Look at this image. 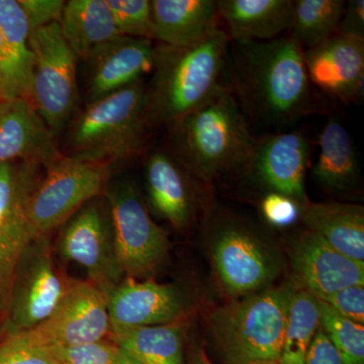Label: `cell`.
<instances>
[{"label":"cell","mask_w":364,"mask_h":364,"mask_svg":"<svg viewBox=\"0 0 364 364\" xmlns=\"http://www.w3.org/2000/svg\"><path fill=\"white\" fill-rule=\"evenodd\" d=\"M65 282V275L55 265L49 235H37L14 274L4 320V334L28 331L44 322L58 305Z\"/></svg>","instance_id":"cell-9"},{"label":"cell","mask_w":364,"mask_h":364,"mask_svg":"<svg viewBox=\"0 0 364 364\" xmlns=\"http://www.w3.org/2000/svg\"><path fill=\"white\" fill-rule=\"evenodd\" d=\"M0 364H60L42 347L26 341L18 333L0 340Z\"/></svg>","instance_id":"cell-33"},{"label":"cell","mask_w":364,"mask_h":364,"mask_svg":"<svg viewBox=\"0 0 364 364\" xmlns=\"http://www.w3.org/2000/svg\"><path fill=\"white\" fill-rule=\"evenodd\" d=\"M0 80L4 86L6 100L14 97H23V90L16 68L7 50L6 41L0 31Z\"/></svg>","instance_id":"cell-38"},{"label":"cell","mask_w":364,"mask_h":364,"mask_svg":"<svg viewBox=\"0 0 364 364\" xmlns=\"http://www.w3.org/2000/svg\"><path fill=\"white\" fill-rule=\"evenodd\" d=\"M153 40L183 47L205 39L215 26L214 0H152Z\"/></svg>","instance_id":"cell-21"},{"label":"cell","mask_w":364,"mask_h":364,"mask_svg":"<svg viewBox=\"0 0 364 364\" xmlns=\"http://www.w3.org/2000/svg\"><path fill=\"white\" fill-rule=\"evenodd\" d=\"M144 79L87 102L67 126L64 156L109 167L135 156L149 129Z\"/></svg>","instance_id":"cell-3"},{"label":"cell","mask_w":364,"mask_h":364,"mask_svg":"<svg viewBox=\"0 0 364 364\" xmlns=\"http://www.w3.org/2000/svg\"><path fill=\"white\" fill-rule=\"evenodd\" d=\"M145 184L151 208L174 229L183 231L195 210L188 177L176 158L155 151L145 163Z\"/></svg>","instance_id":"cell-20"},{"label":"cell","mask_w":364,"mask_h":364,"mask_svg":"<svg viewBox=\"0 0 364 364\" xmlns=\"http://www.w3.org/2000/svg\"><path fill=\"white\" fill-rule=\"evenodd\" d=\"M0 31L20 78L23 97L30 100L33 73L30 26L18 0H0Z\"/></svg>","instance_id":"cell-29"},{"label":"cell","mask_w":364,"mask_h":364,"mask_svg":"<svg viewBox=\"0 0 364 364\" xmlns=\"http://www.w3.org/2000/svg\"><path fill=\"white\" fill-rule=\"evenodd\" d=\"M45 349L60 364H116L119 348L109 337L92 343Z\"/></svg>","instance_id":"cell-32"},{"label":"cell","mask_w":364,"mask_h":364,"mask_svg":"<svg viewBox=\"0 0 364 364\" xmlns=\"http://www.w3.org/2000/svg\"><path fill=\"white\" fill-rule=\"evenodd\" d=\"M334 35L364 40V1L349 0Z\"/></svg>","instance_id":"cell-37"},{"label":"cell","mask_w":364,"mask_h":364,"mask_svg":"<svg viewBox=\"0 0 364 364\" xmlns=\"http://www.w3.org/2000/svg\"><path fill=\"white\" fill-rule=\"evenodd\" d=\"M310 157L308 138L301 132H284L255 142L247 167L270 191L289 196L305 207L310 203L306 191Z\"/></svg>","instance_id":"cell-15"},{"label":"cell","mask_w":364,"mask_h":364,"mask_svg":"<svg viewBox=\"0 0 364 364\" xmlns=\"http://www.w3.org/2000/svg\"><path fill=\"white\" fill-rule=\"evenodd\" d=\"M119 348V347H117ZM116 364H142L139 363L136 359L132 358L131 355H129L126 352L121 350V349H117V363Z\"/></svg>","instance_id":"cell-40"},{"label":"cell","mask_w":364,"mask_h":364,"mask_svg":"<svg viewBox=\"0 0 364 364\" xmlns=\"http://www.w3.org/2000/svg\"><path fill=\"white\" fill-rule=\"evenodd\" d=\"M87 102L133 85L154 68L152 41L119 36L85 60Z\"/></svg>","instance_id":"cell-17"},{"label":"cell","mask_w":364,"mask_h":364,"mask_svg":"<svg viewBox=\"0 0 364 364\" xmlns=\"http://www.w3.org/2000/svg\"><path fill=\"white\" fill-rule=\"evenodd\" d=\"M234 75L246 111L264 126L284 128L310 109L303 50L289 37L236 42Z\"/></svg>","instance_id":"cell-1"},{"label":"cell","mask_w":364,"mask_h":364,"mask_svg":"<svg viewBox=\"0 0 364 364\" xmlns=\"http://www.w3.org/2000/svg\"><path fill=\"white\" fill-rule=\"evenodd\" d=\"M294 291L289 284L268 287L214 311L210 331L226 364L279 361Z\"/></svg>","instance_id":"cell-5"},{"label":"cell","mask_w":364,"mask_h":364,"mask_svg":"<svg viewBox=\"0 0 364 364\" xmlns=\"http://www.w3.org/2000/svg\"><path fill=\"white\" fill-rule=\"evenodd\" d=\"M41 165L14 161L0 165V322L6 317L14 274L28 244L37 236L28 202L40 179Z\"/></svg>","instance_id":"cell-11"},{"label":"cell","mask_w":364,"mask_h":364,"mask_svg":"<svg viewBox=\"0 0 364 364\" xmlns=\"http://www.w3.org/2000/svg\"><path fill=\"white\" fill-rule=\"evenodd\" d=\"M61 156L56 138L30 100H0V165L30 161L45 168Z\"/></svg>","instance_id":"cell-19"},{"label":"cell","mask_w":364,"mask_h":364,"mask_svg":"<svg viewBox=\"0 0 364 364\" xmlns=\"http://www.w3.org/2000/svg\"><path fill=\"white\" fill-rule=\"evenodd\" d=\"M230 38L219 28L193 45L155 47L154 74L148 85L150 126L181 121L221 87Z\"/></svg>","instance_id":"cell-2"},{"label":"cell","mask_w":364,"mask_h":364,"mask_svg":"<svg viewBox=\"0 0 364 364\" xmlns=\"http://www.w3.org/2000/svg\"><path fill=\"white\" fill-rule=\"evenodd\" d=\"M344 0H294L291 39L303 51L334 35L344 13Z\"/></svg>","instance_id":"cell-28"},{"label":"cell","mask_w":364,"mask_h":364,"mask_svg":"<svg viewBox=\"0 0 364 364\" xmlns=\"http://www.w3.org/2000/svg\"><path fill=\"white\" fill-rule=\"evenodd\" d=\"M191 364H213L203 348H198L193 355Z\"/></svg>","instance_id":"cell-41"},{"label":"cell","mask_w":364,"mask_h":364,"mask_svg":"<svg viewBox=\"0 0 364 364\" xmlns=\"http://www.w3.org/2000/svg\"><path fill=\"white\" fill-rule=\"evenodd\" d=\"M320 301L328 304L342 317L358 324H364V286L345 287Z\"/></svg>","instance_id":"cell-35"},{"label":"cell","mask_w":364,"mask_h":364,"mask_svg":"<svg viewBox=\"0 0 364 364\" xmlns=\"http://www.w3.org/2000/svg\"><path fill=\"white\" fill-rule=\"evenodd\" d=\"M182 320L117 330L111 332L109 338L142 364H184Z\"/></svg>","instance_id":"cell-26"},{"label":"cell","mask_w":364,"mask_h":364,"mask_svg":"<svg viewBox=\"0 0 364 364\" xmlns=\"http://www.w3.org/2000/svg\"><path fill=\"white\" fill-rule=\"evenodd\" d=\"M59 26L67 45L81 61L98 46L122 36L107 0L65 1Z\"/></svg>","instance_id":"cell-24"},{"label":"cell","mask_w":364,"mask_h":364,"mask_svg":"<svg viewBox=\"0 0 364 364\" xmlns=\"http://www.w3.org/2000/svg\"><path fill=\"white\" fill-rule=\"evenodd\" d=\"M6 100V95H4V86H2L1 80H0V100Z\"/></svg>","instance_id":"cell-42"},{"label":"cell","mask_w":364,"mask_h":364,"mask_svg":"<svg viewBox=\"0 0 364 364\" xmlns=\"http://www.w3.org/2000/svg\"><path fill=\"white\" fill-rule=\"evenodd\" d=\"M303 56L309 80L321 90L344 102L363 97L364 40L333 35Z\"/></svg>","instance_id":"cell-18"},{"label":"cell","mask_w":364,"mask_h":364,"mask_svg":"<svg viewBox=\"0 0 364 364\" xmlns=\"http://www.w3.org/2000/svg\"><path fill=\"white\" fill-rule=\"evenodd\" d=\"M306 364H344L338 351L321 327L311 342Z\"/></svg>","instance_id":"cell-39"},{"label":"cell","mask_w":364,"mask_h":364,"mask_svg":"<svg viewBox=\"0 0 364 364\" xmlns=\"http://www.w3.org/2000/svg\"><path fill=\"white\" fill-rule=\"evenodd\" d=\"M308 230L333 249L364 262V208L341 203H309L301 210Z\"/></svg>","instance_id":"cell-23"},{"label":"cell","mask_w":364,"mask_h":364,"mask_svg":"<svg viewBox=\"0 0 364 364\" xmlns=\"http://www.w3.org/2000/svg\"><path fill=\"white\" fill-rule=\"evenodd\" d=\"M114 248L124 277L152 279L168 256V235L158 226L133 181L107 183Z\"/></svg>","instance_id":"cell-6"},{"label":"cell","mask_w":364,"mask_h":364,"mask_svg":"<svg viewBox=\"0 0 364 364\" xmlns=\"http://www.w3.org/2000/svg\"><path fill=\"white\" fill-rule=\"evenodd\" d=\"M320 327V301L308 291L294 289L279 363L306 364L311 342Z\"/></svg>","instance_id":"cell-27"},{"label":"cell","mask_w":364,"mask_h":364,"mask_svg":"<svg viewBox=\"0 0 364 364\" xmlns=\"http://www.w3.org/2000/svg\"><path fill=\"white\" fill-rule=\"evenodd\" d=\"M218 14L235 42H265L289 31L291 0H218Z\"/></svg>","instance_id":"cell-22"},{"label":"cell","mask_w":364,"mask_h":364,"mask_svg":"<svg viewBox=\"0 0 364 364\" xmlns=\"http://www.w3.org/2000/svg\"><path fill=\"white\" fill-rule=\"evenodd\" d=\"M122 36L153 40L151 0H107Z\"/></svg>","instance_id":"cell-31"},{"label":"cell","mask_w":364,"mask_h":364,"mask_svg":"<svg viewBox=\"0 0 364 364\" xmlns=\"http://www.w3.org/2000/svg\"><path fill=\"white\" fill-rule=\"evenodd\" d=\"M218 224L213 256L227 294L238 299L268 289L279 267L260 237L239 220L224 218Z\"/></svg>","instance_id":"cell-13"},{"label":"cell","mask_w":364,"mask_h":364,"mask_svg":"<svg viewBox=\"0 0 364 364\" xmlns=\"http://www.w3.org/2000/svg\"><path fill=\"white\" fill-rule=\"evenodd\" d=\"M251 364H279V361H258V363H253Z\"/></svg>","instance_id":"cell-43"},{"label":"cell","mask_w":364,"mask_h":364,"mask_svg":"<svg viewBox=\"0 0 364 364\" xmlns=\"http://www.w3.org/2000/svg\"><path fill=\"white\" fill-rule=\"evenodd\" d=\"M260 208L263 217L270 225L282 228L298 221L304 207L289 196L270 191L263 198Z\"/></svg>","instance_id":"cell-34"},{"label":"cell","mask_w":364,"mask_h":364,"mask_svg":"<svg viewBox=\"0 0 364 364\" xmlns=\"http://www.w3.org/2000/svg\"><path fill=\"white\" fill-rule=\"evenodd\" d=\"M321 328L334 345L344 364H364V326L342 317L320 301Z\"/></svg>","instance_id":"cell-30"},{"label":"cell","mask_w":364,"mask_h":364,"mask_svg":"<svg viewBox=\"0 0 364 364\" xmlns=\"http://www.w3.org/2000/svg\"><path fill=\"white\" fill-rule=\"evenodd\" d=\"M320 154L313 167V176L322 188L339 193L358 184V153L346 128L335 119L325 124L320 135Z\"/></svg>","instance_id":"cell-25"},{"label":"cell","mask_w":364,"mask_h":364,"mask_svg":"<svg viewBox=\"0 0 364 364\" xmlns=\"http://www.w3.org/2000/svg\"><path fill=\"white\" fill-rule=\"evenodd\" d=\"M26 18L30 33L51 23H59L63 11V0H18Z\"/></svg>","instance_id":"cell-36"},{"label":"cell","mask_w":364,"mask_h":364,"mask_svg":"<svg viewBox=\"0 0 364 364\" xmlns=\"http://www.w3.org/2000/svg\"><path fill=\"white\" fill-rule=\"evenodd\" d=\"M107 298L111 332L170 324L182 320L188 306L181 287L153 279L124 277Z\"/></svg>","instance_id":"cell-14"},{"label":"cell","mask_w":364,"mask_h":364,"mask_svg":"<svg viewBox=\"0 0 364 364\" xmlns=\"http://www.w3.org/2000/svg\"><path fill=\"white\" fill-rule=\"evenodd\" d=\"M28 202V214L37 235H49L83 205L104 196L109 168L62 155L45 167Z\"/></svg>","instance_id":"cell-8"},{"label":"cell","mask_w":364,"mask_h":364,"mask_svg":"<svg viewBox=\"0 0 364 364\" xmlns=\"http://www.w3.org/2000/svg\"><path fill=\"white\" fill-rule=\"evenodd\" d=\"M28 44L33 53L30 102L56 138L75 116L77 58L64 40L59 23L31 32Z\"/></svg>","instance_id":"cell-7"},{"label":"cell","mask_w":364,"mask_h":364,"mask_svg":"<svg viewBox=\"0 0 364 364\" xmlns=\"http://www.w3.org/2000/svg\"><path fill=\"white\" fill-rule=\"evenodd\" d=\"M18 334L42 348L76 346L109 338L111 322L107 294L90 280L66 277L64 293L51 315L33 329Z\"/></svg>","instance_id":"cell-12"},{"label":"cell","mask_w":364,"mask_h":364,"mask_svg":"<svg viewBox=\"0 0 364 364\" xmlns=\"http://www.w3.org/2000/svg\"><path fill=\"white\" fill-rule=\"evenodd\" d=\"M57 248L65 262L85 268L88 280L107 296L124 279L105 196L86 203L62 226Z\"/></svg>","instance_id":"cell-10"},{"label":"cell","mask_w":364,"mask_h":364,"mask_svg":"<svg viewBox=\"0 0 364 364\" xmlns=\"http://www.w3.org/2000/svg\"><path fill=\"white\" fill-rule=\"evenodd\" d=\"M171 128L178 159L205 181L247 166L252 156L255 140L247 121L234 95L223 85Z\"/></svg>","instance_id":"cell-4"},{"label":"cell","mask_w":364,"mask_h":364,"mask_svg":"<svg viewBox=\"0 0 364 364\" xmlns=\"http://www.w3.org/2000/svg\"><path fill=\"white\" fill-rule=\"evenodd\" d=\"M289 258L299 289L318 299L345 287L364 286V262L339 253L310 230L293 242Z\"/></svg>","instance_id":"cell-16"}]
</instances>
